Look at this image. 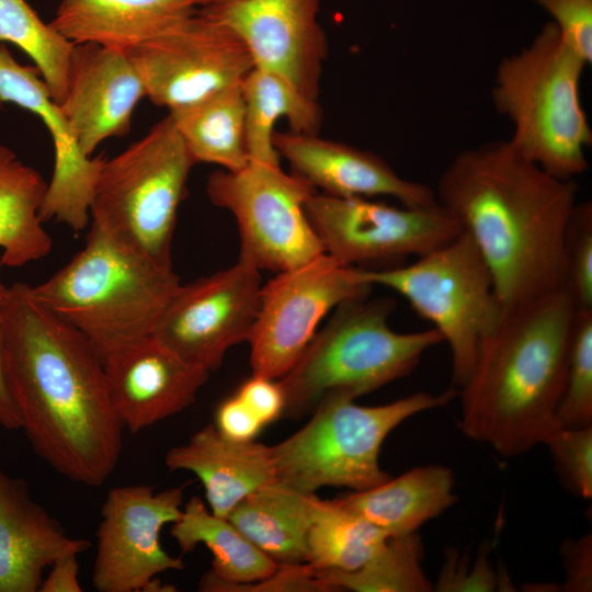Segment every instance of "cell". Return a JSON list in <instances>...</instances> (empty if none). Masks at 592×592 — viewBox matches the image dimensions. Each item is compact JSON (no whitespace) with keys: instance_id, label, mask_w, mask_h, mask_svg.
<instances>
[{"instance_id":"24","label":"cell","mask_w":592,"mask_h":592,"mask_svg":"<svg viewBox=\"0 0 592 592\" xmlns=\"http://www.w3.org/2000/svg\"><path fill=\"white\" fill-rule=\"evenodd\" d=\"M454 485L448 467L425 465L334 500L387 535L396 536L417 532L451 508L457 501Z\"/></svg>"},{"instance_id":"37","label":"cell","mask_w":592,"mask_h":592,"mask_svg":"<svg viewBox=\"0 0 592 592\" xmlns=\"http://www.w3.org/2000/svg\"><path fill=\"white\" fill-rule=\"evenodd\" d=\"M548 11L565 42L587 62L592 60V0H535Z\"/></svg>"},{"instance_id":"8","label":"cell","mask_w":592,"mask_h":592,"mask_svg":"<svg viewBox=\"0 0 592 592\" xmlns=\"http://www.w3.org/2000/svg\"><path fill=\"white\" fill-rule=\"evenodd\" d=\"M194 164L168 114L124 151L104 159L92 191L91 223L172 265L177 213Z\"/></svg>"},{"instance_id":"1","label":"cell","mask_w":592,"mask_h":592,"mask_svg":"<svg viewBox=\"0 0 592 592\" xmlns=\"http://www.w3.org/2000/svg\"><path fill=\"white\" fill-rule=\"evenodd\" d=\"M2 349L20 429L33 451L71 481L102 486L119 460L124 428L101 354L25 283L9 288Z\"/></svg>"},{"instance_id":"19","label":"cell","mask_w":592,"mask_h":592,"mask_svg":"<svg viewBox=\"0 0 592 592\" xmlns=\"http://www.w3.org/2000/svg\"><path fill=\"white\" fill-rule=\"evenodd\" d=\"M144 96L145 84L126 52L75 44L59 105L84 156L92 157L105 139L127 134Z\"/></svg>"},{"instance_id":"15","label":"cell","mask_w":592,"mask_h":592,"mask_svg":"<svg viewBox=\"0 0 592 592\" xmlns=\"http://www.w3.org/2000/svg\"><path fill=\"white\" fill-rule=\"evenodd\" d=\"M183 488L156 492L147 485L111 489L101 508L91 582L99 592L145 591L159 573L184 569L161 546V528L175 522Z\"/></svg>"},{"instance_id":"2","label":"cell","mask_w":592,"mask_h":592,"mask_svg":"<svg viewBox=\"0 0 592 592\" xmlns=\"http://www.w3.org/2000/svg\"><path fill=\"white\" fill-rule=\"evenodd\" d=\"M434 191L486 261L503 312L562 289L574 180L548 173L500 140L458 153Z\"/></svg>"},{"instance_id":"22","label":"cell","mask_w":592,"mask_h":592,"mask_svg":"<svg viewBox=\"0 0 592 592\" xmlns=\"http://www.w3.org/2000/svg\"><path fill=\"white\" fill-rule=\"evenodd\" d=\"M164 464L170 470L194 474L204 487L210 512L226 519L247 496L275 479L271 446L254 440H228L213 424L171 447Z\"/></svg>"},{"instance_id":"32","label":"cell","mask_w":592,"mask_h":592,"mask_svg":"<svg viewBox=\"0 0 592 592\" xmlns=\"http://www.w3.org/2000/svg\"><path fill=\"white\" fill-rule=\"evenodd\" d=\"M5 42L33 60L52 98L60 104L75 44L45 23L25 0H0V43Z\"/></svg>"},{"instance_id":"7","label":"cell","mask_w":592,"mask_h":592,"mask_svg":"<svg viewBox=\"0 0 592 592\" xmlns=\"http://www.w3.org/2000/svg\"><path fill=\"white\" fill-rule=\"evenodd\" d=\"M458 396L453 387L434 395L418 391L379 406L330 397L295 433L272 445L275 479L306 493L326 486L361 491L391 476L379 464L382 445L399 424L443 407Z\"/></svg>"},{"instance_id":"17","label":"cell","mask_w":592,"mask_h":592,"mask_svg":"<svg viewBox=\"0 0 592 592\" xmlns=\"http://www.w3.org/2000/svg\"><path fill=\"white\" fill-rule=\"evenodd\" d=\"M0 101L41 117L50 133L54 171L39 209L43 223L55 220L80 232L90 221L93 186L104 157L82 153L72 129L36 67L18 62L0 43Z\"/></svg>"},{"instance_id":"38","label":"cell","mask_w":592,"mask_h":592,"mask_svg":"<svg viewBox=\"0 0 592 592\" xmlns=\"http://www.w3.org/2000/svg\"><path fill=\"white\" fill-rule=\"evenodd\" d=\"M314 591L330 592L331 587L320 579L309 563L280 565L275 572L252 583L231 585L224 592Z\"/></svg>"},{"instance_id":"26","label":"cell","mask_w":592,"mask_h":592,"mask_svg":"<svg viewBox=\"0 0 592 592\" xmlns=\"http://www.w3.org/2000/svg\"><path fill=\"white\" fill-rule=\"evenodd\" d=\"M316 498L274 479L240 501L227 519L277 565L304 563Z\"/></svg>"},{"instance_id":"10","label":"cell","mask_w":592,"mask_h":592,"mask_svg":"<svg viewBox=\"0 0 592 592\" xmlns=\"http://www.w3.org/2000/svg\"><path fill=\"white\" fill-rule=\"evenodd\" d=\"M315 192L310 183L280 164L254 161L238 171H215L206 184L209 201L237 221L239 259L275 273L325 253L305 209Z\"/></svg>"},{"instance_id":"30","label":"cell","mask_w":592,"mask_h":592,"mask_svg":"<svg viewBox=\"0 0 592 592\" xmlns=\"http://www.w3.org/2000/svg\"><path fill=\"white\" fill-rule=\"evenodd\" d=\"M389 537L334 499L315 500L306 562L316 570L353 571Z\"/></svg>"},{"instance_id":"29","label":"cell","mask_w":592,"mask_h":592,"mask_svg":"<svg viewBox=\"0 0 592 592\" xmlns=\"http://www.w3.org/2000/svg\"><path fill=\"white\" fill-rule=\"evenodd\" d=\"M194 160L238 171L249 162L241 83L169 112Z\"/></svg>"},{"instance_id":"35","label":"cell","mask_w":592,"mask_h":592,"mask_svg":"<svg viewBox=\"0 0 592 592\" xmlns=\"http://www.w3.org/2000/svg\"><path fill=\"white\" fill-rule=\"evenodd\" d=\"M562 486L574 496L592 498V425L558 428L544 443Z\"/></svg>"},{"instance_id":"12","label":"cell","mask_w":592,"mask_h":592,"mask_svg":"<svg viewBox=\"0 0 592 592\" xmlns=\"http://www.w3.org/2000/svg\"><path fill=\"white\" fill-rule=\"evenodd\" d=\"M126 53L143 79L146 96L169 112L241 83L254 68L240 36L204 8Z\"/></svg>"},{"instance_id":"39","label":"cell","mask_w":592,"mask_h":592,"mask_svg":"<svg viewBox=\"0 0 592 592\" xmlns=\"http://www.w3.org/2000/svg\"><path fill=\"white\" fill-rule=\"evenodd\" d=\"M235 394L264 425L283 418L285 398L278 379L252 374Z\"/></svg>"},{"instance_id":"28","label":"cell","mask_w":592,"mask_h":592,"mask_svg":"<svg viewBox=\"0 0 592 592\" xmlns=\"http://www.w3.org/2000/svg\"><path fill=\"white\" fill-rule=\"evenodd\" d=\"M246 146L250 161L280 164L273 144L274 126L288 121L289 130L318 134L321 110L278 75L253 68L242 80Z\"/></svg>"},{"instance_id":"9","label":"cell","mask_w":592,"mask_h":592,"mask_svg":"<svg viewBox=\"0 0 592 592\" xmlns=\"http://www.w3.org/2000/svg\"><path fill=\"white\" fill-rule=\"evenodd\" d=\"M358 270L364 282L400 294L433 325L451 350L453 386L463 387L503 316L490 270L469 235L462 231L411 264Z\"/></svg>"},{"instance_id":"23","label":"cell","mask_w":592,"mask_h":592,"mask_svg":"<svg viewBox=\"0 0 592 592\" xmlns=\"http://www.w3.org/2000/svg\"><path fill=\"white\" fill-rule=\"evenodd\" d=\"M196 9L192 0H61L49 24L73 44L128 52Z\"/></svg>"},{"instance_id":"16","label":"cell","mask_w":592,"mask_h":592,"mask_svg":"<svg viewBox=\"0 0 592 592\" xmlns=\"http://www.w3.org/2000/svg\"><path fill=\"white\" fill-rule=\"evenodd\" d=\"M321 0H230L206 7L246 44L254 68L287 80L317 101L328 43L319 22Z\"/></svg>"},{"instance_id":"40","label":"cell","mask_w":592,"mask_h":592,"mask_svg":"<svg viewBox=\"0 0 592 592\" xmlns=\"http://www.w3.org/2000/svg\"><path fill=\"white\" fill-rule=\"evenodd\" d=\"M213 425L223 436L235 442L253 441L265 426L236 394L217 406Z\"/></svg>"},{"instance_id":"20","label":"cell","mask_w":592,"mask_h":592,"mask_svg":"<svg viewBox=\"0 0 592 592\" xmlns=\"http://www.w3.org/2000/svg\"><path fill=\"white\" fill-rule=\"evenodd\" d=\"M280 157L316 190L342 197L388 196L408 207L439 204L434 189L400 177L379 156L318 134L274 133Z\"/></svg>"},{"instance_id":"3","label":"cell","mask_w":592,"mask_h":592,"mask_svg":"<svg viewBox=\"0 0 592 592\" xmlns=\"http://www.w3.org/2000/svg\"><path fill=\"white\" fill-rule=\"evenodd\" d=\"M574 315L563 289L503 312L458 389L459 428L467 437L514 457L559 428Z\"/></svg>"},{"instance_id":"33","label":"cell","mask_w":592,"mask_h":592,"mask_svg":"<svg viewBox=\"0 0 592 592\" xmlns=\"http://www.w3.org/2000/svg\"><path fill=\"white\" fill-rule=\"evenodd\" d=\"M556 421L559 428L592 425V309L576 310Z\"/></svg>"},{"instance_id":"44","label":"cell","mask_w":592,"mask_h":592,"mask_svg":"<svg viewBox=\"0 0 592 592\" xmlns=\"http://www.w3.org/2000/svg\"><path fill=\"white\" fill-rule=\"evenodd\" d=\"M196 8L218 5L230 0H192Z\"/></svg>"},{"instance_id":"25","label":"cell","mask_w":592,"mask_h":592,"mask_svg":"<svg viewBox=\"0 0 592 592\" xmlns=\"http://www.w3.org/2000/svg\"><path fill=\"white\" fill-rule=\"evenodd\" d=\"M170 534L182 555L192 553L198 544L212 551V569L201 579V591L224 592L231 585L261 581L280 566L259 550L228 519L210 512L198 497H192L182 506Z\"/></svg>"},{"instance_id":"41","label":"cell","mask_w":592,"mask_h":592,"mask_svg":"<svg viewBox=\"0 0 592 592\" xmlns=\"http://www.w3.org/2000/svg\"><path fill=\"white\" fill-rule=\"evenodd\" d=\"M566 580L560 591L590 592L592 590V536L567 539L561 544Z\"/></svg>"},{"instance_id":"13","label":"cell","mask_w":592,"mask_h":592,"mask_svg":"<svg viewBox=\"0 0 592 592\" xmlns=\"http://www.w3.org/2000/svg\"><path fill=\"white\" fill-rule=\"evenodd\" d=\"M372 285L358 267L340 264L328 253L284 272L262 285L251 330L252 374L280 379L299 360L322 318L341 303L368 295Z\"/></svg>"},{"instance_id":"18","label":"cell","mask_w":592,"mask_h":592,"mask_svg":"<svg viewBox=\"0 0 592 592\" xmlns=\"http://www.w3.org/2000/svg\"><path fill=\"white\" fill-rule=\"evenodd\" d=\"M103 364L113 409L130 433L189 408L210 374L153 334L105 355Z\"/></svg>"},{"instance_id":"6","label":"cell","mask_w":592,"mask_h":592,"mask_svg":"<svg viewBox=\"0 0 592 592\" xmlns=\"http://www.w3.org/2000/svg\"><path fill=\"white\" fill-rule=\"evenodd\" d=\"M587 65L557 25L547 23L527 47L500 61L491 92L497 111L513 125L512 146L563 180L589 168L592 130L580 98Z\"/></svg>"},{"instance_id":"4","label":"cell","mask_w":592,"mask_h":592,"mask_svg":"<svg viewBox=\"0 0 592 592\" xmlns=\"http://www.w3.org/2000/svg\"><path fill=\"white\" fill-rule=\"evenodd\" d=\"M181 285L172 265L152 260L91 223L84 247L31 291L103 358L152 335Z\"/></svg>"},{"instance_id":"34","label":"cell","mask_w":592,"mask_h":592,"mask_svg":"<svg viewBox=\"0 0 592 592\" xmlns=\"http://www.w3.org/2000/svg\"><path fill=\"white\" fill-rule=\"evenodd\" d=\"M562 289L576 310L592 309V205L577 203L565 239Z\"/></svg>"},{"instance_id":"5","label":"cell","mask_w":592,"mask_h":592,"mask_svg":"<svg viewBox=\"0 0 592 592\" xmlns=\"http://www.w3.org/2000/svg\"><path fill=\"white\" fill-rule=\"evenodd\" d=\"M396 301L368 295L338 305L299 360L280 378L284 418L310 414L325 399H356L409 375L423 354L443 342L433 327L401 333L389 318Z\"/></svg>"},{"instance_id":"14","label":"cell","mask_w":592,"mask_h":592,"mask_svg":"<svg viewBox=\"0 0 592 592\" xmlns=\"http://www.w3.org/2000/svg\"><path fill=\"white\" fill-rule=\"evenodd\" d=\"M261 291L260 271L238 259L228 269L181 285L153 335L190 364L216 371L230 348L248 342Z\"/></svg>"},{"instance_id":"42","label":"cell","mask_w":592,"mask_h":592,"mask_svg":"<svg viewBox=\"0 0 592 592\" xmlns=\"http://www.w3.org/2000/svg\"><path fill=\"white\" fill-rule=\"evenodd\" d=\"M78 556L69 554L57 558L49 566L50 570L43 578L38 592H81Z\"/></svg>"},{"instance_id":"21","label":"cell","mask_w":592,"mask_h":592,"mask_svg":"<svg viewBox=\"0 0 592 592\" xmlns=\"http://www.w3.org/2000/svg\"><path fill=\"white\" fill-rule=\"evenodd\" d=\"M89 547L32 498L23 479L0 468V592H37L57 558Z\"/></svg>"},{"instance_id":"43","label":"cell","mask_w":592,"mask_h":592,"mask_svg":"<svg viewBox=\"0 0 592 592\" xmlns=\"http://www.w3.org/2000/svg\"><path fill=\"white\" fill-rule=\"evenodd\" d=\"M2 264L0 262V269ZM9 288L0 278V425L7 430H20V419L11 397L3 367L2 326Z\"/></svg>"},{"instance_id":"27","label":"cell","mask_w":592,"mask_h":592,"mask_svg":"<svg viewBox=\"0 0 592 592\" xmlns=\"http://www.w3.org/2000/svg\"><path fill=\"white\" fill-rule=\"evenodd\" d=\"M47 182L33 167L0 144V262L19 267L49 254L53 241L39 209Z\"/></svg>"},{"instance_id":"11","label":"cell","mask_w":592,"mask_h":592,"mask_svg":"<svg viewBox=\"0 0 592 592\" xmlns=\"http://www.w3.org/2000/svg\"><path fill=\"white\" fill-rule=\"evenodd\" d=\"M305 209L325 252L342 265L364 270L405 264L408 257L426 254L463 231L440 204L394 206L315 192Z\"/></svg>"},{"instance_id":"36","label":"cell","mask_w":592,"mask_h":592,"mask_svg":"<svg viewBox=\"0 0 592 592\" xmlns=\"http://www.w3.org/2000/svg\"><path fill=\"white\" fill-rule=\"evenodd\" d=\"M489 543L481 545L474 565L470 567L468 554H459L457 550L447 549L445 560L441 568L433 591L460 592V591H499L510 588L508 579L491 567L488 559Z\"/></svg>"},{"instance_id":"31","label":"cell","mask_w":592,"mask_h":592,"mask_svg":"<svg viewBox=\"0 0 592 592\" xmlns=\"http://www.w3.org/2000/svg\"><path fill=\"white\" fill-rule=\"evenodd\" d=\"M423 547L414 533L389 536L377 551L353 571L316 570L333 591L428 592L433 584L421 566Z\"/></svg>"}]
</instances>
